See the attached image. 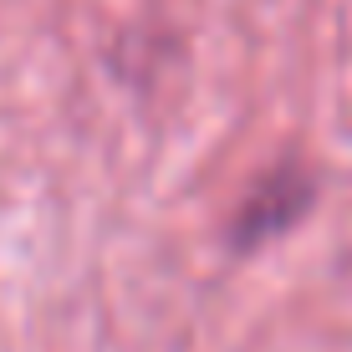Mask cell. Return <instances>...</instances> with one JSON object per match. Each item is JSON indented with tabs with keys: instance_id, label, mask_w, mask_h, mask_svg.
Wrapping results in <instances>:
<instances>
[{
	"instance_id": "6da1fadb",
	"label": "cell",
	"mask_w": 352,
	"mask_h": 352,
	"mask_svg": "<svg viewBox=\"0 0 352 352\" xmlns=\"http://www.w3.org/2000/svg\"><path fill=\"white\" fill-rule=\"evenodd\" d=\"M317 204V174L286 153L281 164H271L265 174L250 184V194L240 199V210L230 214V230H225V245L235 256H250V250L281 240L286 230H296L307 220V210Z\"/></svg>"
}]
</instances>
